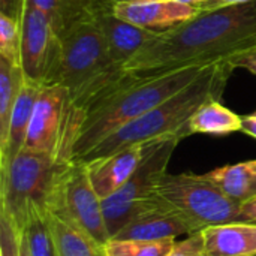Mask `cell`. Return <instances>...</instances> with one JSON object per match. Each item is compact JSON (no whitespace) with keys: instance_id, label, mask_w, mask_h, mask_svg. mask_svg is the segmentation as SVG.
Instances as JSON below:
<instances>
[{"instance_id":"obj_1","label":"cell","mask_w":256,"mask_h":256,"mask_svg":"<svg viewBox=\"0 0 256 256\" xmlns=\"http://www.w3.org/2000/svg\"><path fill=\"white\" fill-rule=\"evenodd\" d=\"M256 48V0L200 12L195 18L150 39L124 69L153 75L189 66L226 62Z\"/></svg>"},{"instance_id":"obj_2","label":"cell","mask_w":256,"mask_h":256,"mask_svg":"<svg viewBox=\"0 0 256 256\" xmlns=\"http://www.w3.org/2000/svg\"><path fill=\"white\" fill-rule=\"evenodd\" d=\"M232 70L234 69L228 62H218L204 66L190 84L160 105L108 135L80 162L105 158L123 148L168 136L184 138L183 129L195 111L208 100L222 99Z\"/></svg>"},{"instance_id":"obj_3","label":"cell","mask_w":256,"mask_h":256,"mask_svg":"<svg viewBox=\"0 0 256 256\" xmlns=\"http://www.w3.org/2000/svg\"><path fill=\"white\" fill-rule=\"evenodd\" d=\"M202 68L189 66L153 75L130 72V76L118 88L87 112L74 146V162H80L94 146L122 126L184 88L200 75Z\"/></svg>"},{"instance_id":"obj_4","label":"cell","mask_w":256,"mask_h":256,"mask_svg":"<svg viewBox=\"0 0 256 256\" xmlns=\"http://www.w3.org/2000/svg\"><path fill=\"white\" fill-rule=\"evenodd\" d=\"M72 160L22 148L0 168V214L22 232L32 214H48L58 183Z\"/></svg>"},{"instance_id":"obj_5","label":"cell","mask_w":256,"mask_h":256,"mask_svg":"<svg viewBox=\"0 0 256 256\" xmlns=\"http://www.w3.org/2000/svg\"><path fill=\"white\" fill-rule=\"evenodd\" d=\"M182 140V136H168L153 141L141 165L126 184L117 194L102 201L110 237L135 216L158 206L156 188L166 174L170 159Z\"/></svg>"},{"instance_id":"obj_6","label":"cell","mask_w":256,"mask_h":256,"mask_svg":"<svg viewBox=\"0 0 256 256\" xmlns=\"http://www.w3.org/2000/svg\"><path fill=\"white\" fill-rule=\"evenodd\" d=\"M156 195L189 218L201 230L242 222L240 206L225 195L206 174H165Z\"/></svg>"},{"instance_id":"obj_7","label":"cell","mask_w":256,"mask_h":256,"mask_svg":"<svg viewBox=\"0 0 256 256\" xmlns=\"http://www.w3.org/2000/svg\"><path fill=\"white\" fill-rule=\"evenodd\" d=\"M106 44L94 21L82 22L62 39L57 64L45 86H62L75 94L111 68Z\"/></svg>"},{"instance_id":"obj_8","label":"cell","mask_w":256,"mask_h":256,"mask_svg":"<svg viewBox=\"0 0 256 256\" xmlns=\"http://www.w3.org/2000/svg\"><path fill=\"white\" fill-rule=\"evenodd\" d=\"M50 213H54L84 232L100 244L110 242V232L104 214L102 200L98 196L84 162H72L64 171Z\"/></svg>"},{"instance_id":"obj_9","label":"cell","mask_w":256,"mask_h":256,"mask_svg":"<svg viewBox=\"0 0 256 256\" xmlns=\"http://www.w3.org/2000/svg\"><path fill=\"white\" fill-rule=\"evenodd\" d=\"M68 108L69 92L64 87L42 86L24 148L74 162V142L68 134Z\"/></svg>"},{"instance_id":"obj_10","label":"cell","mask_w":256,"mask_h":256,"mask_svg":"<svg viewBox=\"0 0 256 256\" xmlns=\"http://www.w3.org/2000/svg\"><path fill=\"white\" fill-rule=\"evenodd\" d=\"M62 39L50 18L27 3L21 21V68L26 80L45 86L57 64Z\"/></svg>"},{"instance_id":"obj_11","label":"cell","mask_w":256,"mask_h":256,"mask_svg":"<svg viewBox=\"0 0 256 256\" xmlns=\"http://www.w3.org/2000/svg\"><path fill=\"white\" fill-rule=\"evenodd\" d=\"M202 231L183 213L159 198L158 206L130 219L111 238L114 240H176Z\"/></svg>"},{"instance_id":"obj_12","label":"cell","mask_w":256,"mask_h":256,"mask_svg":"<svg viewBox=\"0 0 256 256\" xmlns=\"http://www.w3.org/2000/svg\"><path fill=\"white\" fill-rule=\"evenodd\" d=\"M152 144L153 141L136 144L110 156L84 162L90 182L102 201L117 194L126 184V182L141 165Z\"/></svg>"},{"instance_id":"obj_13","label":"cell","mask_w":256,"mask_h":256,"mask_svg":"<svg viewBox=\"0 0 256 256\" xmlns=\"http://www.w3.org/2000/svg\"><path fill=\"white\" fill-rule=\"evenodd\" d=\"M114 12L135 26L162 33L195 18L201 10L194 4L178 0H164L146 3L114 2Z\"/></svg>"},{"instance_id":"obj_14","label":"cell","mask_w":256,"mask_h":256,"mask_svg":"<svg viewBox=\"0 0 256 256\" xmlns=\"http://www.w3.org/2000/svg\"><path fill=\"white\" fill-rule=\"evenodd\" d=\"M94 22L104 34L110 60L123 68L150 39L158 34L156 32H150L117 16L114 4L99 10Z\"/></svg>"},{"instance_id":"obj_15","label":"cell","mask_w":256,"mask_h":256,"mask_svg":"<svg viewBox=\"0 0 256 256\" xmlns=\"http://www.w3.org/2000/svg\"><path fill=\"white\" fill-rule=\"evenodd\" d=\"M27 3L40 9L63 39L82 22L94 21L99 10L112 6L114 0H27Z\"/></svg>"},{"instance_id":"obj_16","label":"cell","mask_w":256,"mask_h":256,"mask_svg":"<svg viewBox=\"0 0 256 256\" xmlns=\"http://www.w3.org/2000/svg\"><path fill=\"white\" fill-rule=\"evenodd\" d=\"M207 256L256 255V225L232 222L207 226L202 231Z\"/></svg>"},{"instance_id":"obj_17","label":"cell","mask_w":256,"mask_h":256,"mask_svg":"<svg viewBox=\"0 0 256 256\" xmlns=\"http://www.w3.org/2000/svg\"><path fill=\"white\" fill-rule=\"evenodd\" d=\"M42 86L33 81L26 80L18 99L15 102V106L12 110L9 130H8V140L0 152V168L8 165L22 148L27 140L28 128L32 123L34 105L38 102L39 93Z\"/></svg>"},{"instance_id":"obj_18","label":"cell","mask_w":256,"mask_h":256,"mask_svg":"<svg viewBox=\"0 0 256 256\" xmlns=\"http://www.w3.org/2000/svg\"><path fill=\"white\" fill-rule=\"evenodd\" d=\"M234 132H242V116L226 108L220 100H208L201 105L183 129L184 138L195 134L224 136Z\"/></svg>"},{"instance_id":"obj_19","label":"cell","mask_w":256,"mask_h":256,"mask_svg":"<svg viewBox=\"0 0 256 256\" xmlns=\"http://www.w3.org/2000/svg\"><path fill=\"white\" fill-rule=\"evenodd\" d=\"M225 195L238 204L256 198V159L225 165L206 174Z\"/></svg>"},{"instance_id":"obj_20","label":"cell","mask_w":256,"mask_h":256,"mask_svg":"<svg viewBox=\"0 0 256 256\" xmlns=\"http://www.w3.org/2000/svg\"><path fill=\"white\" fill-rule=\"evenodd\" d=\"M48 218L57 256H105V244L54 213H50Z\"/></svg>"},{"instance_id":"obj_21","label":"cell","mask_w":256,"mask_h":256,"mask_svg":"<svg viewBox=\"0 0 256 256\" xmlns=\"http://www.w3.org/2000/svg\"><path fill=\"white\" fill-rule=\"evenodd\" d=\"M24 82L22 68L0 57V152L6 144L12 110Z\"/></svg>"},{"instance_id":"obj_22","label":"cell","mask_w":256,"mask_h":256,"mask_svg":"<svg viewBox=\"0 0 256 256\" xmlns=\"http://www.w3.org/2000/svg\"><path fill=\"white\" fill-rule=\"evenodd\" d=\"M50 214V213H48ZM48 214H32L24 228L30 256H57Z\"/></svg>"},{"instance_id":"obj_23","label":"cell","mask_w":256,"mask_h":256,"mask_svg":"<svg viewBox=\"0 0 256 256\" xmlns=\"http://www.w3.org/2000/svg\"><path fill=\"white\" fill-rule=\"evenodd\" d=\"M177 240H114L105 244V256H168Z\"/></svg>"},{"instance_id":"obj_24","label":"cell","mask_w":256,"mask_h":256,"mask_svg":"<svg viewBox=\"0 0 256 256\" xmlns=\"http://www.w3.org/2000/svg\"><path fill=\"white\" fill-rule=\"evenodd\" d=\"M0 57L21 66V22L0 14Z\"/></svg>"},{"instance_id":"obj_25","label":"cell","mask_w":256,"mask_h":256,"mask_svg":"<svg viewBox=\"0 0 256 256\" xmlns=\"http://www.w3.org/2000/svg\"><path fill=\"white\" fill-rule=\"evenodd\" d=\"M0 256H20V232L0 214Z\"/></svg>"},{"instance_id":"obj_26","label":"cell","mask_w":256,"mask_h":256,"mask_svg":"<svg viewBox=\"0 0 256 256\" xmlns=\"http://www.w3.org/2000/svg\"><path fill=\"white\" fill-rule=\"evenodd\" d=\"M168 256H207L202 232L198 231L195 234L186 236L183 240L176 242L172 250L168 254Z\"/></svg>"},{"instance_id":"obj_27","label":"cell","mask_w":256,"mask_h":256,"mask_svg":"<svg viewBox=\"0 0 256 256\" xmlns=\"http://www.w3.org/2000/svg\"><path fill=\"white\" fill-rule=\"evenodd\" d=\"M226 62L230 63V66L232 69H238V68L246 69L250 74L256 75V48L244 51V52H240V54H236Z\"/></svg>"},{"instance_id":"obj_28","label":"cell","mask_w":256,"mask_h":256,"mask_svg":"<svg viewBox=\"0 0 256 256\" xmlns=\"http://www.w3.org/2000/svg\"><path fill=\"white\" fill-rule=\"evenodd\" d=\"M27 8V0H0V14L8 15L9 18L22 21Z\"/></svg>"},{"instance_id":"obj_29","label":"cell","mask_w":256,"mask_h":256,"mask_svg":"<svg viewBox=\"0 0 256 256\" xmlns=\"http://www.w3.org/2000/svg\"><path fill=\"white\" fill-rule=\"evenodd\" d=\"M254 0H204L202 3L196 4V8L201 12H207V10H216V9H222V8H230V6H237V4H244Z\"/></svg>"},{"instance_id":"obj_30","label":"cell","mask_w":256,"mask_h":256,"mask_svg":"<svg viewBox=\"0 0 256 256\" xmlns=\"http://www.w3.org/2000/svg\"><path fill=\"white\" fill-rule=\"evenodd\" d=\"M240 220L256 225V198H252L240 206Z\"/></svg>"},{"instance_id":"obj_31","label":"cell","mask_w":256,"mask_h":256,"mask_svg":"<svg viewBox=\"0 0 256 256\" xmlns=\"http://www.w3.org/2000/svg\"><path fill=\"white\" fill-rule=\"evenodd\" d=\"M242 132L256 140V111L248 116H242Z\"/></svg>"},{"instance_id":"obj_32","label":"cell","mask_w":256,"mask_h":256,"mask_svg":"<svg viewBox=\"0 0 256 256\" xmlns=\"http://www.w3.org/2000/svg\"><path fill=\"white\" fill-rule=\"evenodd\" d=\"M20 256H30L28 246H27V240H26L24 232H20Z\"/></svg>"},{"instance_id":"obj_33","label":"cell","mask_w":256,"mask_h":256,"mask_svg":"<svg viewBox=\"0 0 256 256\" xmlns=\"http://www.w3.org/2000/svg\"><path fill=\"white\" fill-rule=\"evenodd\" d=\"M178 2H183V3H188V4H194V6H196V4L202 3L204 0H178Z\"/></svg>"},{"instance_id":"obj_34","label":"cell","mask_w":256,"mask_h":256,"mask_svg":"<svg viewBox=\"0 0 256 256\" xmlns=\"http://www.w3.org/2000/svg\"><path fill=\"white\" fill-rule=\"evenodd\" d=\"M126 2H134V3H146V2H164V0H126Z\"/></svg>"},{"instance_id":"obj_35","label":"cell","mask_w":256,"mask_h":256,"mask_svg":"<svg viewBox=\"0 0 256 256\" xmlns=\"http://www.w3.org/2000/svg\"><path fill=\"white\" fill-rule=\"evenodd\" d=\"M114 2H126V0H114Z\"/></svg>"},{"instance_id":"obj_36","label":"cell","mask_w":256,"mask_h":256,"mask_svg":"<svg viewBox=\"0 0 256 256\" xmlns=\"http://www.w3.org/2000/svg\"><path fill=\"white\" fill-rule=\"evenodd\" d=\"M252 256H256V255H252Z\"/></svg>"}]
</instances>
